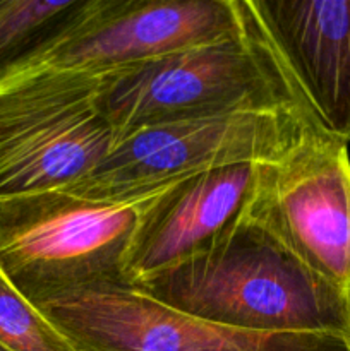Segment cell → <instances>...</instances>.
<instances>
[{"label": "cell", "mask_w": 350, "mask_h": 351, "mask_svg": "<svg viewBox=\"0 0 350 351\" xmlns=\"http://www.w3.org/2000/svg\"><path fill=\"white\" fill-rule=\"evenodd\" d=\"M134 287L184 314L244 331L345 339L349 329V297L244 211L205 249Z\"/></svg>", "instance_id": "obj_1"}, {"label": "cell", "mask_w": 350, "mask_h": 351, "mask_svg": "<svg viewBox=\"0 0 350 351\" xmlns=\"http://www.w3.org/2000/svg\"><path fill=\"white\" fill-rule=\"evenodd\" d=\"M98 105L119 139L146 127L229 113L312 115L249 7L235 36L108 72Z\"/></svg>", "instance_id": "obj_2"}, {"label": "cell", "mask_w": 350, "mask_h": 351, "mask_svg": "<svg viewBox=\"0 0 350 351\" xmlns=\"http://www.w3.org/2000/svg\"><path fill=\"white\" fill-rule=\"evenodd\" d=\"M177 182L129 199H88L67 189L0 197V269L31 304L124 281L144 221Z\"/></svg>", "instance_id": "obj_3"}, {"label": "cell", "mask_w": 350, "mask_h": 351, "mask_svg": "<svg viewBox=\"0 0 350 351\" xmlns=\"http://www.w3.org/2000/svg\"><path fill=\"white\" fill-rule=\"evenodd\" d=\"M108 72L41 65L0 88V197L67 189L119 141L98 105Z\"/></svg>", "instance_id": "obj_4"}, {"label": "cell", "mask_w": 350, "mask_h": 351, "mask_svg": "<svg viewBox=\"0 0 350 351\" xmlns=\"http://www.w3.org/2000/svg\"><path fill=\"white\" fill-rule=\"evenodd\" d=\"M318 134L305 112H240L134 130L67 191L88 199H129L220 168L275 163Z\"/></svg>", "instance_id": "obj_5"}, {"label": "cell", "mask_w": 350, "mask_h": 351, "mask_svg": "<svg viewBox=\"0 0 350 351\" xmlns=\"http://www.w3.org/2000/svg\"><path fill=\"white\" fill-rule=\"evenodd\" d=\"M34 305L75 351H347L340 336L253 332L202 321L127 281L84 285Z\"/></svg>", "instance_id": "obj_6"}, {"label": "cell", "mask_w": 350, "mask_h": 351, "mask_svg": "<svg viewBox=\"0 0 350 351\" xmlns=\"http://www.w3.org/2000/svg\"><path fill=\"white\" fill-rule=\"evenodd\" d=\"M244 213L318 276L350 295V156L318 134L275 163L257 165Z\"/></svg>", "instance_id": "obj_7"}, {"label": "cell", "mask_w": 350, "mask_h": 351, "mask_svg": "<svg viewBox=\"0 0 350 351\" xmlns=\"http://www.w3.org/2000/svg\"><path fill=\"white\" fill-rule=\"evenodd\" d=\"M246 0H100L38 67L113 72L235 36Z\"/></svg>", "instance_id": "obj_8"}, {"label": "cell", "mask_w": 350, "mask_h": 351, "mask_svg": "<svg viewBox=\"0 0 350 351\" xmlns=\"http://www.w3.org/2000/svg\"><path fill=\"white\" fill-rule=\"evenodd\" d=\"M328 136L350 141V0H246Z\"/></svg>", "instance_id": "obj_9"}, {"label": "cell", "mask_w": 350, "mask_h": 351, "mask_svg": "<svg viewBox=\"0 0 350 351\" xmlns=\"http://www.w3.org/2000/svg\"><path fill=\"white\" fill-rule=\"evenodd\" d=\"M256 167H230L178 180L151 211L129 254L124 281L182 263L218 239L249 201Z\"/></svg>", "instance_id": "obj_10"}, {"label": "cell", "mask_w": 350, "mask_h": 351, "mask_svg": "<svg viewBox=\"0 0 350 351\" xmlns=\"http://www.w3.org/2000/svg\"><path fill=\"white\" fill-rule=\"evenodd\" d=\"M100 0H0V88L33 71Z\"/></svg>", "instance_id": "obj_11"}, {"label": "cell", "mask_w": 350, "mask_h": 351, "mask_svg": "<svg viewBox=\"0 0 350 351\" xmlns=\"http://www.w3.org/2000/svg\"><path fill=\"white\" fill-rule=\"evenodd\" d=\"M0 343L10 351H75L0 269Z\"/></svg>", "instance_id": "obj_12"}, {"label": "cell", "mask_w": 350, "mask_h": 351, "mask_svg": "<svg viewBox=\"0 0 350 351\" xmlns=\"http://www.w3.org/2000/svg\"><path fill=\"white\" fill-rule=\"evenodd\" d=\"M345 345H347V351H350V295H349V329H347Z\"/></svg>", "instance_id": "obj_13"}, {"label": "cell", "mask_w": 350, "mask_h": 351, "mask_svg": "<svg viewBox=\"0 0 350 351\" xmlns=\"http://www.w3.org/2000/svg\"><path fill=\"white\" fill-rule=\"evenodd\" d=\"M0 351H10L9 348H5V346L2 345V343H0Z\"/></svg>", "instance_id": "obj_14"}]
</instances>
